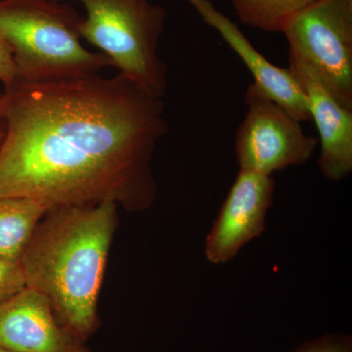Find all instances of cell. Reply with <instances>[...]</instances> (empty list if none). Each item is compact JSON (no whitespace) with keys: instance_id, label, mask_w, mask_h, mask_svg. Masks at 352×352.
<instances>
[{"instance_id":"obj_9","label":"cell","mask_w":352,"mask_h":352,"mask_svg":"<svg viewBox=\"0 0 352 352\" xmlns=\"http://www.w3.org/2000/svg\"><path fill=\"white\" fill-rule=\"evenodd\" d=\"M187 1L195 8L204 22L214 28L242 60L251 72L254 85L264 95L300 122L310 119L305 91L291 69L280 68L266 59L239 27L217 10L210 0Z\"/></svg>"},{"instance_id":"obj_10","label":"cell","mask_w":352,"mask_h":352,"mask_svg":"<svg viewBox=\"0 0 352 352\" xmlns=\"http://www.w3.org/2000/svg\"><path fill=\"white\" fill-rule=\"evenodd\" d=\"M289 69L302 85L309 118L318 131L322 175L331 182H342L352 171V110L342 105L302 65L289 61Z\"/></svg>"},{"instance_id":"obj_2","label":"cell","mask_w":352,"mask_h":352,"mask_svg":"<svg viewBox=\"0 0 352 352\" xmlns=\"http://www.w3.org/2000/svg\"><path fill=\"white\" fill-rule=\"evenodd\" d=\"M117 207L108 201L51 208L20 261L28 288L43 294L58 322L85 344L98 325L97 303Z\"/></svg>"},{"instance_id":"obj_18","label":"cell","mask_w":352,"mask_h":352,"mask_svg":"<svg viewBox=\"0 0 352 352\" xmlns=\"http://www.w3.org/2000/svg\"><path fill=\"white\" fill-rule=\"evenodd\" d=\"M3 1V0H0V2Z\"/></svg>"},{"instance_id":"obj_13","label":"cell","mask_w":352,"mask_h":352,"mask_svg":"<svg viewBox=\"0 0 352 352\" xmlns=\"http://www.w3.org/2000/svg\"><path fill=\"white\" fill-rule=\"evenodd\" d=\"M27 288L20 263L0 259V305Z\"/></svg>"},{"instance_id":"obj_5","label":"cell","mask_w":352,"mask_h":352,"mask_svg":"<svg viewBox=\"0 0 352 352\" xmlns=\"http://www.w3.org/2000/svg\"><path fill=\"white\" fill-rule=\"evenodd\" d=\"M280 32L289 61L305 67L352 110V0H318L292 15Z\"/></svg>"},{"instance_id":"obj_17","label":"cell","mask_w":352,"mask_h":352,"mask_svg":"<svg viewBox=\"0 0 352 352\" xmlns=\"http://www.w3.org/2000/svg\"><path fill=\"white\" fill-rule=\"evenodd\" d=\"M0 352H11V351H6V349H1V347H0Z\"/></svg>"},{"instance_id":"obj_3","label":"cell","mask_w":352,"mask_h":352,"mask_svg":"<svg viewBox=\"0 0 352 352\" xmlns=\"http://www.w3.org/2000/svg\"><path fill=\"white\" fill-rule=\"evenodd\" d=\"M80 17L55 0L0 2V34L12 50L17 80L60 82L97 75L113 66L80 43Z\"/></svg>"},{"instance_id":"obj_4","label":"cell","mask_w":352,"mask_h":352,"mask_svg":"<svg viewBox=\"0 0 352 352\" xmlns=\"http://www.w3.org/2000/svg\"><path fill=\"white\" fill-rule=\"evenodd\" d=\"M65 1V0H55ZM87 11L80 34L103 51L120 75L163 97L168 68L157 54L166 11L150 0H78Z\"/></svg>"},{"instance_id":"obj_12","label":"cell","mask_w":352,"mask_h":352,"mask_svg":"<svg viewBox=\"0 0 352 352\" xmlns=\"http://www.w3.org/2000/svg\"><path fill=\"white\" fill-rule=\"evenodd\" d=\"M243 24L268 32L281 31L294 14L318 0H231Z\"/></svg>"},{"instance_id":"obj_14","label":"cell","mask_w":352,"mask_h":352,"mask_svg":"<svg viewBox=\"0 0 352 352\" xmlns=\"http://www.w3.org/2000/svg\"><path fill=\"white\" fill-rule=\"evenodd\" d=\"M294 352H352V338L346 333H330L307 340Z\"/></svg>"},{"instance_id":"obj_15","label":"cell","mask_w":352,"mask_h":352,"mask_svg":"<svg viewBox=\"0 0 352 352\" xmlns=\"http://www.w3.org/2000/svg\"><path fill=\"white\" fill-rule=\"evenodd\" d=\"M17 80L15 62L11 50L3 36L0 34V82L7 85Z\"/></svg>"},{"instance_id":"obj_16","label":"cell","mask_w":352,"mask_h":352,"mask_svg":"<svg viewBox=\"0 0 352 352\" xmlns=\"http://www.w3.org/2000/svg\"><path fill=\"white\" fill-rule=\"evenodd\" d=\"M6 132V120L4 117L3 94L0 95V145L3 141Z\"/></svg>"},{"instance_id":"obj_6","label":"cell","mask_w":352,"mask_h":352,"mask_svg":"<svg viewBox=\"0 0 352 352\" xmlns=\"http://www.w3.org/2000/svg\"><path fill=\"white\" fill-rule=\"evenodd\" d=\"M248 111L236 134L240 170L272 176L307 163L318 140L307 135L302 122L268 98L254 83L245 90Z\"/></svg>"},{"instance_id":"obj_7","label":"cell","mask_w":352,"mask_h":352,"mask_svg":"<svg viewBox=\"0 0 352 352\" xmlns=\"http://www.w3.org/2000/svg\"><path fill=\"white\" fill-rule=\"evenodd\" d=\"M274 190L272 176L239 171L206 239L208 261H232L245 245L264 232Z\"/></svg>"},{"instance_id":"obj_8","label":"cell","mask_w":352,"mask_h":352,"mask_svg":"<svg viewBox=\"0 0 352 352\" xmlns=\"http://www.w3.org/2000/svg\"><path fill=\"white\" fill-rule=\"evenodd\" d=\"M0 347L11 352H91L58 322L47 298L28 287L0 305Z\"/></svg>"},{"instance_id":"obj_1","label":"cell","mask_w":352,"mask_h":352,"mask_svg":"<svg viewBox=\"0 0 352 352\" xmlns=\"http://www.w3.org/2000/svg\"><path fill=\"white\" fill-rule=\"evenodd\" d=\"M6 87L0 196L51 208L152 206L153 154L168 133L162 97L120 74Z\"/></svg>"},{"instance_id":"obj_11","label":"cell","mask_w":352,"mask_h":352,"mask_svg":"<svg viewBox=\"0 0 352 352\" xmlns=\"http://www.w3.org/2000/svg\"><path fill=\"white\" fill-rule=\"evenodd\" d=\"M51 208L34 199L0 196V259L20 263L36 227Z\"/></svg>"}]
</instances>
